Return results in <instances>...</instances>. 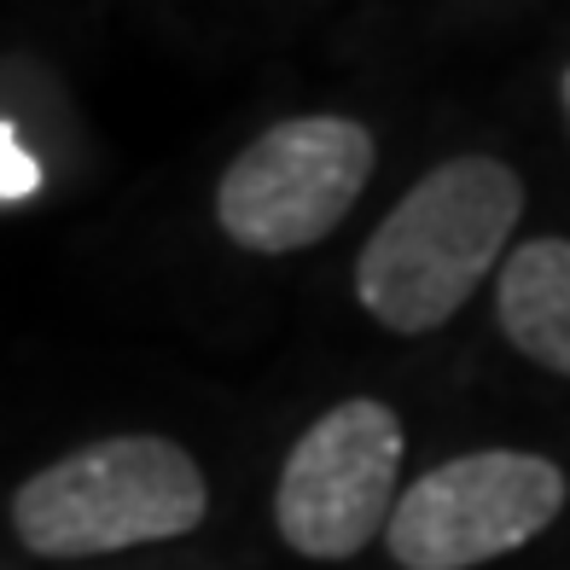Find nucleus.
Wrapping results in <instances>:
<instances>
[{"label": "nucleus", "mask_w": 570, "mask_h": 570, "mask_svg": "<svg viewBox=\"0 0 570 570\" xmlns=\"http://www.w3.org/2000/svg\"><path fill=\"white\" fill-rule=\"evenodd\" d=\"M559 99H564V117H570V70H564V82H559Z\"/></svg>", "instance_id": "obj_8"}, {"label": "nucleus", "mask_w": 570, "mask_h": 570, "mask_svg": "<svg viewBox=\"0 0 570 570\" xmlns=\"http://www.w3.org/2000/svg\"><path fill=\"white\" fill-rule=\"evenodd\" d=\"M373 175V135L355 117L274 122L227 164L216 222L239 250L292 256L338 227Z\"/></svg>", "instance_id": "obj_4"}, {"label": "nucleus", "mask_w": 570, "mask_h": 570, "mask_svg": "<svg viewBox=\"0 0 570 570\" xmlns=\"http://www.w3.org/2000/svg\"><path fill=\"white\" fill-rule=\"evenodd\" d=\"M495 321L507 344L570 379V239L518 245L495 274Z\"/></svg>", "instance_id": "obj_6"}, {"label": "nucleus", "mask_w": 570, "mask_h": 570, "mask_svg": "<svg viewBox=\"0 0 570 570\" xmlns=\"http://www.w3.org/2000/svg\"><path fill=\"white\" fill-rule=\"evenodd\" d=\"M564 495L570 483L548 454L478 449L402 489L384 548L402 570H478L535 541L564 512Z\"/></svg>", "instance_id": "obj_3"}, {"label": "nucleus", "mask_w": 570, "mask_h": 570, "mask_svg": "<svg viewBox=\"0 0 570 570\" xmlns=\"http://www.w3.org/2000/svg\"><path fill=\"white\" fill-rule=\"evenodd\" d=\"M524 216V180L501 158H449L413 180L355 256L361 308L402 338L454 321L465 297L507 263Z\"/></svg>", "instance_id": "obj_1"}, {"label": "nucleus", "mask_w": 570, "mask_h": 570, "mask_svg": "<svg viewBox=\"0 0 570 570\" xmlns=\"http://www.w3.org/2000/svg\"><path fill=\"white\" fill-rule=\"evenodd\" d=\"M210 489L169 436H106L41 465L12 495V530L41 559L122 553L204 524Z\"/></svg>", "instance_id": "obj_2"}, {"label": "nucleus", "mask_w": 570, "mask_h": 570, "mask_svg": "<svg viewBox=\"0 0 570 570\" xmlns=\"http://www.w3.org/2000/svg\"><path fill=\"white\" fill-rule=\"evenodd\" d=\"M41 187V164L18 146V135L0 122V198H30Z\"/></svg>", "instance_id": "obj_7"}, {"label": "nucleus", "mask_w": 570, "mask_h": 570, "mask_svg": "<svg viewBox=\"0 0 570 570\" xmlns=\"http://www.w3.org/2000/svg\"><path fill=\"white\" fill-rule=\"evenodd\" d=\"M402 478V420L373 396H350L297 436L279 465L274 524L303 559H355L391 530Z\"/></svg>", "instance_id": "obj_5"}]
</instances>
